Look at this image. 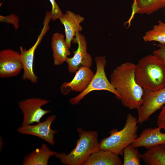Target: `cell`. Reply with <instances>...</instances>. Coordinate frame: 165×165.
Listing matches in <instances>:
<instances>
[{
  "label": "cell",
  "mask_w": 165,
  "mask_h": 165,
  "mask_svg": "<svg viewBox=\"0 0 165 165\" xmlns=\"http://www.w3.org/2000/svg\"><path fill=\"white\" fill-rule=\"evenodd\" d=\"M141 159L148 165H165V145H159L141 154Z\"/></svg>",
  "instance_id": "d6986e66"
},
{
  "label": "cell",
  "mask_w": 165,
  "mask_h": 165,
  "mask_svg": "<svg viewBox=\"0 0 165 165\" xmlns=\"http://www.w3.org/2000/svg\"><path fill=\"white\" fill-rule=\"evenodd\" d=\"M50 101L39 98L32 97L21 101L18 103L23 115L22 126L30 125L34 123H39L45 115L50 113L49 110H44L42 107Z\"/></svg>",
  "instance_id": "52a82bcc"
},
{
  "label": "cell",
  "mask_w": 165,
  "mask_h": 165,
  "mask_svg": "<svg viewBox=\"0 0 165 165\" xmlns=\"http://www.w3.org/2000/svg\"><path fill=\"white\" fill-rule=\"evenodd\" d=\"M136 64L129 62L117 66L111 75L110 82L120 97L122 105L137 109L142 105L144 89L135 79Z\"/></svg>",
  "instance_id": "6da1fadb"
},
{
  "label": "cell",
  "mask_w": 165,
  "mask_h": 165,
  "mask_svg": "<svg viewBox=\"0 0 165 165\" xmlns=\"http://www.w3.org/2000/svg\"><path fill=\"white\" fill-rule=\"evenodd\" d=\"M64 37V35L59 33H55L52 35L51 48L55 65L62 64L71 55Z\"/></svg>",
  "instance_id": "9a60e30c"
},
{
  "label": "cell",
  "mask_w": 165,
  "mask_h": 165,
  "mask_svg": "<svg viewBox=\"0 0 165 165\" xmlns=\"http://www.w3.org/2000/svg\"><path fill=\"white\" fill-rule=\"evenodd\" d=\"M56 117L55 115H52L47 117L45 121L37 125L22 126L17 129V132L22 134L36 136L53 145L54 144V135L58 131L52 129L50 127Z\"/></svg>",
  "instance_id": "8fae6325"
},
{
  "label": "cell",
  "mask_w": 165,
  "mask_h": 165,
  "mask_svg": "<svg viewBox=\"0 0 165 165\" xmlns=\"http://www.w3.org/2000/svg\"><path fill=\"white\" fill-rule=\"evenodd\" d=\"M51 19V16L45 15L43 22V27L37 40L34 45L28 50L20 47V58L22 64L24 74L22 76L24 80H30L32 83L37 82L38 77L34 72L33 62L35 53L43 38L49 29V23Z\"/></svg>",
  "instance_id": "8992f818"
},
{
  "label": "cell",
  "mask_w": 165,
  "mask_h": 165,
  "mask_svg": "<svg viewBox=\"0 0 165 165\" xmlns=\"http://www.w3.org/2000/svg\"><path fill=\"white\" fill-rule=\"evenodd\" d=\"M77 130L79 138L76 141L75 148L68 154L64 152H57L55 155L63 164L82 165L92 154L100 149L97 132L86 131L81 128H77Z\"/></svg>",
  "instance_id": "3957f363"
},
{
  "label": "cell",
  "mask_w": 165,
  "mask_h": 165,
  "mask_svg": "<svg viewBox=\"0 0 165 165\" xmlns=\"http://www.w3.org/2000/svg\"><path fill=\"white\" fill-rule=\"evenodd\" d=\"M143 38L145 42L156 41L165 44V23L159 21L151 29L145 33Z\"/></svg>",
  "instance_id": "ffe728a7"
},
{
  "label": "cell",
  "mask_w": 165,
  "mask_h": 165,
  "mask_svg": "<svg viewBox=\"0 0 165 165\" xmlns=\"http://www.w3.org/2000/svg\"><path fill=\"white\" fill-rule=\"evenodd\" d=\"M96 70L95 74L87 87L75 97L69 100L72 105L78 104L88 94L95 90H106L110 92L120 100V97L106 75L105 68L106 61L105 56H97L95 58Z\"/></svg>",
  "instance_id": "5b68a950"
},
{
  "label": "cell",
  "mask_w": 165,
  "mask_h": 165,
  "mask_svg": "<svg viewBox=\"0 0 165 165\" xmlns=\"http://www.w3.org/2000/svg\"><path fill=\"white\" fill-rule=\"evenodd\" d=\"M165 6V0H134L132 8L135 13L149 15Z\"/></svg>",
  "instance_id": "ac0fdd59"
},
{
  "label": "cell",
  "mask_w": 165,
  "mask_h": 165,
  "mask_svg": "<svg viewBox=\"0 0 165 165\" xmlns=\"http://www.w3.org/2000/svg\"><path fill=\"white\" fill-rule=\"evenodd\" d=\"M135 76L137 82L144 90L156 91L165 87V68L153 54L139 60Z\"/></svg>",
  "instance_id": "7a4b0ae2"
},
{
  "label": "cell",
  "mask_w": 165,
  "mask_h": 165,
  "mask_svg": "<svg viewBox=\"0 0 165 165\" xmlns=\"http://www.w3.org/2000/svg\"><path fill=\"white\" fill-rule=\"evenodd\" d=\"M165 104V87L156 91L144 90L143 103L137 110L138 122L141 124Z\"/></svg>",
  "instance_id": "ba28073f"
},
{
  "label": "cell",
  "mask_w": 165,
  "mask_h": 165,
  "mask_svg": "<svg viewBox=\"0 0 165 165\" xmlns=\"http://www.w3.org/2000/svg\"><path fill=\"white\" fill-rule=\"evenodd\" d=\"M130 145L126 147L123 151V165H140L141 154L138 150Z\"/></svg>",
  "instance_id": "44dd1931"
},
{
  "label": "cell",
  "mask_w": 165,
  "mask_h": 165,
  "mask_svg": "<svg viewBox=\"0 0 165 165\" xmlns=\"http://www.w3.org/2000/svg\"><path fill=\"white\" fill-rule=\"evenodd\" d=\"M72 42L78 45L77 49L74 52L72 57H68L66 62L68 64L69 72L74 73L80 68L83 67L90 68L92 65V58L87 52V43L85 37L76 32Z\"/></svg>",
  "instance_id": "9c48e42d"
},
{
  "label": "cell",
  "mask_w": 165,
  "mask_h": 165,
  "mask_svg": "<svg viewBox=\"0 0 165 165\" xmlns=\"http://www.w3.org/2000/svg\"><path fill=\"white\" fill-rule=\"evenodd\" d=\"M52 5V9L51 12L52 19L54 21L59 19L64 14L62 11L57 4L55 0H49Z\"/></svg>",
  "instance_id": "cb8c5ba5"
},
{
  "label": "cell",
  "mask_w": 165,
  "mask_h": 165,
  "mask_svg": "<svg viewBox=\"0 0 165 165\" xmlns=\"http://www.w3.org/2000/svg\"><path fill=\"white\" fill-rule=\"evenodd\" d=\"M157 118V125L158 127L165 130V104L161 108Z\"/></svg>",
  "instance_id": "d4e9b609"
},
{
  "label": "cell",
  "mask_w": 165,
  "mask_h": 165,
  "mask_svg": "<svg viewBox=\"0 0 165 165\" xmlns=\"http://www.w3.org/2000/svg\"><path fill=\"white\" fill-rule=\"evenodd\" d=\"M161 129L159 127L144 129L130 145L134 148L144 147L147 149L159 145H165V133L161 132Z\"/></svg>",
  "instance_id": "4fadbf2b"
},
{
  "label": "cell",
  "mask_w": 165,
  "mask_h": 165,
  "mask_svg": "<svg viewBox=\"0 0 165 165\" xmlns=\"http://www.w3.org/2000/svg\"><path fill=\"white\" fill-rule=\"evenodd\" d=\"M23 69L20 53L10 49L0 52V77L9 78L17 75Z\"/></svg>",
  "instance_id": "30bf717a"
},
{
  "label": "cell",
  "mask_w": 165,
  "mask_h": 165,
  "mask_svg": "<svg viewBox=\"0 0 165 165\" xmlns=\"http://www.w3.org/2000/svg\"><path fill=\"white\" fill-rule=\"evenodd\" d=\"M159 48L154 50L153 54L155 56L165 68V44L159 43Z\"/></svg>",
  "instance_id": "603a6c76"
},
{
  "label": "cell",
  "mask_w": 165,
  "mask_h": 165,
  "mask_svg": "<svg viewBox=\"0 0 165 165\" xmlns=\"http://www.w3.org/2000/svg\"><path fill=\"white\" fill-rule=\"evenodd\" d=\"M119 155L111 151L99 149L92 154L82 165H122Z\"/></svg>",
  "instance_id": "2e32d148"
},
{
  "label": "cell",
  "mask_w": 165,
  "mask_h": 165,
  "mask_svg": "<svg viewBox=\"0 0 165 165\" xmlns=\"http://www.w3.org/2000/svg\"><path fill=\"white\" fill-rule=\"evenodd\" d=\"M138 121L130 113L128 114L125 124L121 130H112L109 136L100 143V149L111 151L119 155H123L124 148L131 144L138 138Z\"/></svg>",
  "instance_id": "277c9868"
},
{
  "label": "cell",
  "mask_w": 165,
  "mask_h": 165,
  "mask_svg": "<svg viewBox=\"0 0 165 165\" xmlns=\"http://www.w3.org/2000/svg\"><path fill=\"white\" fill-rule=\"evenodd\" d=\"M94 74L90 68H81L75 72L73 79L70 82H64L61 87L62 94L66 95L71 91H83L87 87Z\"/></svg>",
  "instance_id": "7c38bea8"
},
{
  "label": "cell",
  "mask_w": 165,
  "mask_h": 165,
  "mask_svg": "<svg viewBox=\"0 0 165 165\" xmlns=\"http://www.w3.org/2000/svg\"><path fill=\"white\" fill-rule=\"evenodd\" d=\"M1 22L12 24L15 29L18 28L19 24V18L16 15L11 14L6 16H0Z\"/></svg>",
  "instance_id": "7402d4cb"
},
{
  "label": "cell",
  "mask_w": 165,
  "mask_h": 165,
  "mask_svg": "<svg viewBox=\"0 0 165 165\" xmlns=\"http://www.w3.org/2000/svg\"><path fill=\"white\" fill-rule=\"evenodd\" d=\"M57 152L51 150L45 144L26 156L23 161L24 165H47L50 157Z\"/></svg>",
  "instance_id": "e0dca14e"
},
{
  "label": "cell",
  "mask_w": 165,
  "mask_h": 165,
  "mask_svg": "<svg viewBox=\"0 0 165 165\" xmlns=\"http://www.w3.org/2000/svg\"><path fill=\"white\" fill-rule=\"evenodd\" d=\"M59 20L64 27L65 41L70 49L71 42L76 33L80 32L82 30V27L80 24L84 20V18L80 15L67 10Z\"/></svg>",
  "instance_id": "5bb4252c"
}]
</instances>
